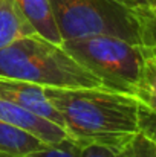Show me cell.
<instances>
[{
	"instance_id": "6da1fadb",
	"label": "cell",
	"mask_w": 156,
	"mask_h": 157,
	"mask_svg": "<svg viewBox=\"0 0 156 157\" xmlns=\"http://www.w3.org/2000/svg\"><path fill=\"white\" fill-rule=\"evenodd\" d=\"M69 137L80 145L126 150L139 134L136 98L101 87H43Z\"/></svg>"
},
{
	"instance_id": "7a4b0ae2",
	"label": "cell",
	"mask_w": 156,
	"mask_h": 157,
	"mask_svg": "<svg viewBox=\"0 0 156 157\" xmlns=\"http://www.w3.org/2000/svg\"><path fill=\"white\" fill-rule=\"evenodd\" d=\"M0 76L40 87L106 89L98 76L80 64L61 44L32 34L0 49Z\"/></svg>"
},
{
	"instance_id": "3957f363",
	"label": "cell",
	"mask_w": 156,
	"mask_h": 157,
	"mask_svg": "<svg viewBox=\"0 0 156 157\" xmlns=\"http://www.w3.org/2000/svg\"><path fill=\"white\" fill-rule=\"evenodd\" d=\"M61 46L98 76L106 89L138 96L149 46L106 35L67 40Z\"/></svg>"
},
{
	"instance_id": "277c9868",
	"label": "cell",
	"mask_w": 156,
	"mask_h": 157,
	"mask_svg": "<svg viewBox=\"0 0 156 157\" xmlns=\"http://www.w3.org/2000/svg\"><path fill=\"white\" fill-rule=\"evenodd\" d=\"M63 41L115 37L142 44V12L122 0H51Z\"/></svg>"
},
{
	"instance_id": "5b68a950",
	"label": "cell",
	"mask_w": 156,
	"mask_h": 157,
	"mask_svg": "<svg viewBox=\"0 0 156 157\" xmlns=\"http://www.w3.org/2000/svg\"><path fill=\"white\" fill-rule=\"evenodd\" d=\"M0 99H5L8 102L23 107L42 117H46L54 124L63 127V119L60 113L52 107L49 99L46 98L45 89L37 84L0 76Z\"/></svg>"
},
{
	"instance_id": "8992f818",
	"label": "cell",
	"mask_w": 156,
	"mask_h": 157,
	"mask_svg": "<svg viewBox=\"0 0 156 157\" xmlns=\"http://www.w3.org/2000/svg\"><path fill=\"white\" fill-rule=\"evenodd\" d=\"M0 121L8 122L17 128H22L37 136L45 144L52 145V147L60 145L66 142L67 139H70L63 127L54 124L46 117H42L23 107L8 102L5 99H0Z\"/></svg>"
},
{
	"instance_id": "52a82bcc",
	"label": "cell",
	"mask_w": 156,
	"mask_h": 157,
	"mask_svg": "<svg viewBox=\"0 0 156 157\" xmlns=\"http://www.w3.org/2000/svg\"><path fill=\"white\" fill-rule=\"evenodd\" d=\"M17 3L37 35L57 44L63 43L51 0H17Z\"/></svg>"
},
{
	"instance_id": "ba28073f",
	"label": "cell",
	"mask_w": 156,
	"mask_h": 157,
	"mask_svg": "<svg viewBox=\"0 0 156 157\" xmlns=\"http://www.w3.org/2000/svg\"><path fill=\"white\" fill-rule=\"evenodd\" d=\"M48 147L37 136L0 121V157H22Z\"/></svg>"
},
{
	"instance_id": "9c48e42d",
	"label": "cell",
	"mask_w": 156,
	"mask_h": 157,
	"mask_svg": "<svg viewBox=\"0 0 156 157\" xmlns=\"http://www.w3.org/2000/svg\"><path fill=\"white\" fill-rule=\"evenodd\" d=\"M35 31L23 15L17 0H0V49Z\"/></svg>"
},
{
	"instance_id": "30bf717a",
	"label": "cell",
	"mask_w": 156,
	"mask_h": 157,
	"mask_svg": "<svg viewBox=\"0 0 156 157\" xmlns=\"http://www.w3.org/2000/svg\"><path fill=\"white\" fill-rule=\"evenodd\" d=\"M136 99L139 101L141 107L156 114V48L152 46H149V56Z\"/></svg>"
},
{
	"instance_id": "8fae6325",
	"label": "cell",
	"mask_w": 156,
	"mask_h": 157,
	"mask_svg": "<svg viewBox=\"0 0 156 157\" xmlns=\"http://www.w3.org/2000/svg\"><path fill=\"white\" fill-rule=\"evenodd\" d=\"M80 151H81V145L72 139H67L60 145L48 147L42 151H35L22 157H80Z\"/></svg>"
},
{
	"instance_id": "7c38bea8",
	"label": "cell",
	"mask_w": 156,
	"mask_h": 157,
	"mask_svg": "<svg viewBox=\"0 0 156 157\" xmlns=\"http://www.w3.org/2000/svg\"><path fill=\"white\" fill-rule=\"evenodd\" d=\"M127 157H156V145L139 133L127 148Z\"/></svg>"
},
{
	"instance_id": "4fadbf2b",
	"label": "cell",
	"mask_w": 156,
	"mask_h": 157,
	"mask_svg": "<svg viewBox=\"0 0 156 157\" xmlns=\"http://www.w3.org/2000/svg\"><path fill=\"white\" fill-rule=\"evenodd\" d=\"M139 133L156 145V114L144 107L139 108Z\"/></svg>"
},
{
	"instance_id": "5bb4252c",
	"label": "cell",
	"mask_w": 156,
	"mask_h": 157,
	"mask_svg": "<svg viewBox=\"0 0 156 157\" xmlns=\"http://www.w3.org/2000/svg\"><path fill=\"white\" fill-rule=\"evenodd\" d=\"M127 148L112 150V148H106L100 145H81L80 157H127Z\"/></svg>"
},
{
	"instance_id": "9a60e30c",
	"label": "cell",
	"mask_w": 156,
	"mask_h": 157,
	"mask_svg": "<svg viewBox=\"0 0 156 157\" xmlns=\"http://www.w3.org/2000/svg\"><path fill=\"white\" fill-rule=\"evenodd\" d=\"M142 12V44L156 48V15L150 11Z\"/></svg>"
},
{
	"instance_id": "2e32d148",
	"label": "cell",
	"mask_w": 156,
	"mask_h": 157,
	"mask_svg": "<svg viewBox=\"0 0 156 157\" xmlns=\"http://www.w3.org/2000/svg\"><path fill=\"white\" fill-rule=\"evenodd\" d=\"M122 2L136 11H150L156 0H122Z\"/></svg>"
},
{
	"instance_id": "e0dca14e",
	"label": "cell",
	"mask_w": 156,
	"mask_h": 157,
	"mask_svg": "<svg viewBox=\"0 0 156 157\" xmlns=\"http://www.w3.org/2000/svg\"><path fill=\"white\" fill-rule=\"evenodd\" d=\"M150 12H152V14H155V15H156V2L153 3V6L150 8Z\"/></svg>"
}]
</instances>
